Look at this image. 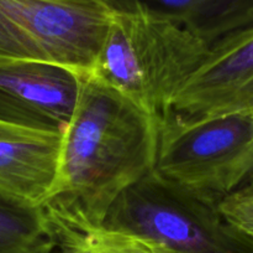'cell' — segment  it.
<instances>
[{
	"label": "cell",
	"mask_w": 253,
	"mask_h": 253,
	"mask_svg": "<svg viewBox=\"0 0 253 253\" xmlns=\"http://www.w3.org/2000/svg\"><path fill=\"white\" fill-rule=\"evenodd\" d=\"M158 130V124L125 94L90 72L81 73L48 201L103 222L121 193L153 171Z\"/></svg>",
	"instance_id": "1"
},
{
	"label": "cell",
	"mask_w": 253,
	"mask_h": 253,
	"mask_svg": "<svg viewBox=\"0 0 253 253\" xmlns=\"http://www.w3.org/2000/svg\"><path fill=\"white\" fill-rule=\"evenodd\" d=\"M109 1L111 21L90 73L125 94L160 126L210 45L140 0Z\"/></svg>",
	"instance_id": "2"
},
{
	"label": "cell",
	"mask_w": 253,
	"mask_h": 253,
	"mask_svg": "<svg viewBox=\"0 0 253 253\" xmlns=\"http://www.w3.org/2000/svg\"><path fill=\"white\" fill-rule=\"evenodd\" d=\"M155 173L219 205L253 176V109L170 113L160 126Z\"/></svg>",
	"instance_id": "3"
},
{
	"label": "cell",
	"mask_w": 253,
	"mask_h": 253,
	"mask_svg": "<svg viewBox=\"0 0 253 253\" xmlns=\"http://www.w3.org/2000/svg\"><path fill=\"white\" fill-rule=\"evenodd\" d=\"M101 223L156 243L167 253H253V238L217 205L151 171L114 202Z\"/></svg>",
	"instance_id": "4"
},
{
	"label": "cell",
	"mask_w": 253,
	"mask_h": 253,
	"mask_svg": "<svg viewBox=\"0 0 253 253\" xmlns=\"http://www.w3.org/2000/svg\"><path fill=\"white\" fill-rule=\"evenodd\" d=\"M110 21L109 0H0V60L86 73Z\"/></svg>",
	"instance_id": "5"
},
{
	"label": "cell",
	"mask_w": 253,
	"mask_h": 253,
	"mask_svg": "<svg viewBox=\"0 0 253 253\" xmlns=\"http://www.w3.org/2000/svg\"><path fill=\"white\" fill-rule=\"evenodd\" d=\"M81 73L35 61L0 60V121L62 133L79 91Z\"/></svg>",
	"instance_id": "6"
},
{
	"label": "cell",
	"mask_w": 253,
	"mask_h": 253,
	"mask_svg": "<svg viewBox=\"0 0 253 253\" xmlns=\"http://www.w3.org/2000/svg\"><path fill=\"white\" fill-rule=\"evenodd\" d=\"M253 109V26L210 46L209 54L175 97L172 113L208 116Z\"/></svg>",
	"instance_id": "7"
},
{
	"label": "cell",
	"mask_w": 253,
	"mask_h": 253,
	"mask_svg": "<svg viewBox=\"0 0 253 253\" xmlns=\"http://www.w3.org/2000/svg\"><path fill=\"white\" fill-rule=\"evenodd\" d=\"M61 135L0 121V195L43 206L56 178Z\"/></svg>",
	"instance_id": "8"
},
{
	"label": "cell",
	"mask_w": 253,
	"mask_h": 253,
	"mask_svg": "<svg viewBox=\"0 0 253 253\" xmlns=\"http://www.w3.org/2000/svg\"><path fill=\"white\" fill-rule=\"evenodd\" d=\"M56 241V253H167L156 243L101 222L58 202L43 205Z\"/></svg>",
	"instance_id": "9"
},
{
	"label": "cell",
	"mask_w": 253,
	"mask_h": 253,
	"mask_svg": "<svg viewBox=\"0 0 253 253\" xmlns=\"http://www.w3.org/2000/svg\"><path fill=\"white\" fill-rule=\"evenodd\" d=\"M178 20L211 46L222 37L253 26V0H140Z\"/></svg>",
	"instance_id": "10"
},
{
	"label": "cell",
	"mask_w": 253,
	"mask_h": 253,
	"mask_svg": "<svg viewBox=\"0 0 253 253\" xmlns=\"http://www.w3.org/2000/svg\"><path fill=\"white\" fill-rule=\"evenodd\" d=\"M54 250L56 241L43 206L0 195V253H52Z\"/></svg>",
	"instance_id": "11"
},
{
	"label": "cell",
	"mask_w": 253,
	"mask_h": 253,
	"mask_svg": "<svg viewBox=\"0 0 253 253\" xmlns=\"http://www.w3.org/2000/svg\"><path fill=\"white\" fill-rule=\"evenodd\" d=\"M229 222L253 238V179L217 205Z\"/></svg>",
	"instance_id": "12"
},
{
	"label": "cell",
	"mask_w": 253,
	"mask_h": 253,
	"mask_svg": "<svg viewBox=\"0 0 253 253\" xmlns=\"http://www.w3.org/2000/svg\"><path fill=\"white\" fill-rule=\"evenodd\" d=\"M252 179H253V176H252Z\"/></svg>",
	"instance_id": "13"
}]
</instances>
